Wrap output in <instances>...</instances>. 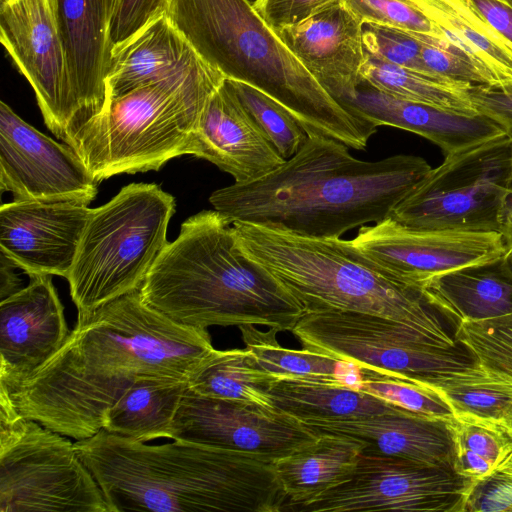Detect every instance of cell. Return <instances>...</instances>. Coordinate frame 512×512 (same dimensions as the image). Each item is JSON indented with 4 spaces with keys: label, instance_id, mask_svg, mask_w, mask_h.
Segmentation results:
<instances>
[{
    "label": "cell",
    "instance_id": "6da1fadb",
    "mask_svg": "<svg viewBox=\"0 0 512 512\" xmlns=\"http://www.w3.org/2000/svg\"><path fill=\"white\" fill-rule=\"evenodd\" d=\"M214 349L207 329L174 322L138 290L77 316L52 358L0 391L21 416L78 441L103 428L108 409L136 379L188 381Z\"/></svg>",
    "mask_w": 512,
    "mask_h": 512
},
{
    "label": "cell",
    "instance_id": "7a4b0ae2",
    "mask_svg": "<svg viewBox=\"0 0 512 512\" xmlns=\"http://www.w3.org/2000/svg\"><path fill=\"white\" fill-rule=\"evenodd\" d=\"M415 155L355 158L344 143L307 135L298 152L263 177L214 191L231 224L250 222L312 238H338L380 222L431 170Z\"/></svg>",
    "mask_w": 512,
    "mask_h": 512
},
{
    "label": "cell",
    "instance_id": "3957f363",
    "mask_svg": "<svg viewBox=\"0 0 512 512\" xmlns=\"http://www.w3.org/2000/svg\"><path fill=\"white\" fill-rule=\"evenodd\" d=\"M75 449L100 486L110 512H276L287 499L273 462L209 445H159L104 429Z\"/></svg>",
    "mask_w": 512,
    "mask_h": 512
},
{
    "label": "cell",
    "instance_id": "277c9868",
    "mask_svg": "<svg viewBox=\"0 0 512 512\" xmlns=\"http://www.w3.org/2000/svg\"><path fill=\"white\" fill-rule=\"evenodd\" d=\"M140 294L174 322L200 329L251 324L292 331L306 313L276 277L242 251L232 224L214 209L182 223Z\"/></svg>",
    "mask_w": 512,
    "mask_h": 512
},
{
    "label": "cell",
    "instance_id": "5b68a950",
    "mask_svg": "<svg viewBox=\"0 0 512 512\" xmlns=\"http://www.w3.org/2000/svg\"><path fill=\"white\" fill-rule=\"evenodd\" d=\"M164 14L207 64L272 97L307 135L363 150L376 133L322 87L247 0H165Z\"/></svg>",
    "mask_w": 512,
    "mask_h": 512
},
{
    "label": "cell",
    "instance_id": "8992f818",
    "mask_svg": "<svg viewBox=\"0 0 512 512\" xmlns=\"http://www.w3.org/2000/svg\"><path fill=\"white\" fill-rule=\"evenodd\" d=\"M232 226L242 251L276 277L306 312L368 313L448 333L441 320L445 316L423 290L395 279L352 239L304 237L250 222Z\"/></svg>",
    "mask_w": 512,
    "mask_h": 512
},
{
    "label": "cell",
    "instance_id": "52a82bcc",
    "mask_svg": "<svg viewBox=\"0 0 512 512\" xmlns=\"http://www.w3.org/2000/svg\"><path fill=\"white\" fill-rule=\"evenodd\" d=\"M225 79L208 65L138 87L111 99L66 144L98 182L157 171L188 154L203 108Z\"/></svg>",
    "mask_w": 512,
    "mask_h": 512
},
{
    "label": "cell",
    "instance_id": "ba28073f",
    "mask_svg": "<svg viewBox=\"0 0 512 512\" xmlns=\"http://www.w3.org/2000/svg\"><path fill=\"white\" fill-rule=\"evenodd\" d=\"M174 212V197L154 183H131L91 210L67 277L77 316L140 290Z\"/></svg>",
    "mask_w": 512,
    "mask_h": 512
},
{
    "label": "cell",
    "instance_id": "9c48e42d",
    "mask_svg": "<svg viewBox=\"0 0 512 512\" xmlns=\"http://www.w3.org/2000/svg\"><path fill=\"white\" fill-rule=\"evenodd\" d=\"M291 332L304 349L421 385L478 366L454 335L368 313L306 312Z\"/></svg>",
    "mask_w": 512,
    "mask_h": 512
},
{
    "label": "cell",
    "instance_id": "30bf717a",
    "mask_svg": "<svg viewBox=\"0 0 512 512\" xmlns=\"http://www.w3.org/2000/svg\"><path fill=\"white\" fill-rule=\"evenodd\" d=\"M512 139L507 131L445 156L393 208L406 227L499 232L512 224Z\"/></svg>",
    "mask_w": 512,
    "mask_h": 512
},
{
    "label": "cell",
    "instance_id": "8fae6325",
    "mask_svg": "<svg viewBox=\"0 0 512 512\" xmlns=\"http://www.w3.org/2000/svg\"><path fill=\"white\" fill-rule=\"evenodd\" d=\"M68 438L21 416L0 391V512H110Z\"/></svg>",
    "mask_w": 512,
    "mask_h": 512
},
{
    "label": "cell",
    "instance_id": "7c38bea8",
    "mask_svg": "<svg viewBox=\"0 0 512 512\" xmlns=\"http://www.w3.org/2000/svg\"><path fill=\"white\" fill-rule=\"evenodd\" d=\"M0 40L33 88L46 126L67 143L87 120L72 79L56 1L1 4Z\"/></svg>",
    "mask_w": 512,
    "mask_h": 512
},
{
    "label": "cell",
    "instance_id": "4fadbf2b",
    "mask_svg": "<svg viewBox=\"0 0 512 512\" xmlns=\"http://www.w3.org/2000/svg\"><path fill=\"white\" fill-rule=\"evenodd\" d=\"M473 483L451 468L362 454L344 481L295 510L463 512Z\"/></svg>",
    "mask_w": 512,
    "mask_h": 512
},
{
    "label": "cell",
    "instance_id": "5bb4252c",
    "mask_svg": "<svg viewBox=\"0 0 512 512\" xmlns=\"http://www.w3.org/2000/svg\"><path fill=\"white\" fill-rule=\"evenodd\" d=\"M353 244L398 281L423 290L434 277L506 251L499 232L406 227L390 217L360 227Z\"/></svg>",
    "mask_w": 512,
    "mask_h": 512
},
{
    "label": "cell",
    "instance_id": "9a60e30c",
    "mask_svg": "<svg viewBox=\"0 0 512 512\" xmlns=\"http://www.w3.org/2000/svg\"><path fill=\"white\" fill-rule=\"evenodd\" d=\"M316 437L302 421L276 409L202 396L189 386L171 427L172 440L238 451L271 462Z\"/></svg>",
    "mask_w": 512,
    "mask_h": 512
},
{
    "label": "cell",
    "instance_id": "2e32d148",
    "mask_svg": "<svg viewBox=\"0 0 512 512\" xmlns=\"http://www.w3.org/2000/svg\"><path fill=\"white\" fill-rule=\"evenodd\" d=\"M98 181L69 145L58 143L0 102V189L18 201L88 205Z\"/></svg>",
    "mask_w": 512,
    "mask_h": 512
},
{
    "label": "cell",
    "instance_id": "e0dca14e",
    "mask_svg": "<svg viewBox=\"0 0 512 512\" xmlns=\"http://www.w3.org/2000/svg\"><path fill=\"white\" fill-rule=\"evenodd\" d=\"M91 210L77 202L14 200L2 204L0 253L29 276L67 279Z\"/></svg>",
    "mask_w": 512,
    "mask_h": 512
},
{
    "label": "cell",
    "instance_id": "ac0fdd59",
    "mask_svg": "<svg viewBox=\"0 0 512 512\" xmlns=\"http://www.w3.org/2000/svg\"><path fill=\"white\" fill-rule=\"evenodd\" d=\"M27 286L0 301V386L28 378L52 358L70 331L50 275H32Z\"/></svg>",
    "mask_w": 512,
    "mask_h": 512
},
{
    "label": "cell",
    "instance_id": "d6986e66",
    "mask_svg": "<svg viewBox=\"0 0 512 512\" xmlns=\"http://www.w3.org/2000/svg\"><path fill=\"white\" fill-rule=\"evenodd\" d=\"M277 35L322 87L343 106L362 83V22L336 0ZM348 109V108H347Z\"/></svg>",
    "mask_w": 512,
    "mask_h": 512
},
{
    "label": "cell",
    "instance_id": "ffe728a7",
    "mask_svg": "<svg viewBox=\"0 0 512 512\" xmlns=\"http://www.w3.org/2000/svg\"><path fill=\"white\" fill-rule=\"evenodd\" d=\"M189 155L205 159L247 183L285 162L243 107L225 79L211 94L189 144Z\"/></svg>",
    "mask_w": 512,
    "mask_h": 512
},
{
    "label": "cell",
    "instance_id": "44dd1931",
    "mask_svg": "<svg viewBox=\"0 0 512 512\" xmlns=\"http://www.w3.org/2000/svg\"><path fill=\"white\" fill-rule=\"evenodd\" d=\"M451 420L402 409L362 419L303 423L316 435L336 434L359 440L364 444L363 455L400 458L453 469L455 453Z\"/></svg>",
    "mask_w": 512,
    "mask_h": 512
},
{
    "label": "cell",
    "instance_id": "7402d4cb",
    "mask_svg": "<svg viewBox=\"0 0 512 512\" xmlns=\"http://www.w3.org/2000/svg\"><path fill=\"white\" fill-rule=\"evenodd\" d=\"M55 1L72 79L88 122L108 104L106 75L115 0Z\"/></svg>",
    "mask_w": 512,
    "mask_h": 512
},
{
    "label": "cell",
    "instance_id": "603a6c76",
    "mask_svg": "<svg viewBox=\"0 0 512 512\" xmlns=\"http://www.w3.org/2000/svg\"><path fill=\"white\" fill-rule=\"evenodd\" d=\"M344 106L377 127L392 126L418 134L440 147L445 156L506 131L483 115L445 112L394 97L364 84Z\"/></svg>",
    "mask_w": 512,
    "mask_h": 512
},
{
    "label": "cell",
    "instance_id": "cb8c5ba5",
    "mask_svg": "<svg viewBox=\"0 0 512 512\" xmlns=\"http://www.w3.org/2000/svg\"><path fill=\"white\" fill-rule=\"evenodd\" d=\"M165 14L111 49L108 103L138 87L208 66Z\"/></svg>",
    "mask_w": 512,
    "mask_h": 512
},
{
    "label": "cell",
    "instance_id": "d4e9b609",
    "mask_svg": "<svg viewBox=\"0 0 512 512\" xmlns=\"http://www.w3.org/2000/svg\"><path fill=\"white\" fill-rule=\"evenodd\" d=\"M423 292L455 324L512 313V271L503 255L438 275L424 286Z\"/></svg>",
    "mask_w": 512,
    "mask_h": 512
},
{
    "label": "cell",
    "instance_id": "484cf974",
    "mask_svg": "<svg viewBox=\"0 0 512 512\" xmlns=\"http://www.w3.org/2000/svg\"><path fill=\"white\" fill-rule=\"evenodd\" d=\"M363 447L351 437L325 433L275 460V474L289 505L302 506L344 481L359 461Z\"/></svg>",
    "mask_w": 512,
    "mask_h": 512
},
{
    "label": "cell",
    "instance_id": "4316f807",
    "mask_svg": "<svg viewBox=\"0 0 512 512\" xmlns=\"http://www.w3.org/2000/svg\"><path fill=\"white\" fill-rule=\"evenodd\" d=\"M267 394L274 409L302 422L362 419L403 409L343 380L280 378Z\"/></svg>",
    "mask_w": 512,
    "mask_h": 512
},
{
    "label": "cell",
    "instance_id": "83f0119b",
    "mask_svg": "<svg viewBox=\"0 0 512 512\" xmlns=\"http://www.w3.org/2000/svg\"><path fill=\"white\" fill-rule=\"evenodd\" d=\"M452 44L493 73L512 82V41L493 28L472 0H407Z\"/></svg>",
    "mask_w": 512,
    "mask_h": 512
},
{
    "label": "cell",
    "instance_id": "f1b7e54d",
    "mask_svg": "<svg viewBox=\"0 0 512 512\" xmlns=\"http://www.w3.org/2000/svg\"><path fill=\"white\" fill-rule=\"evenodd\" d=\"M188 381L169 377H140L105 414L103 428L140 442L171 439V427Z\"/></svg>",
    "mask_w": 512,
    "mask_h": 512
},
{
    "label": "cell",
    "instance_id": "f546056e",
    "mask_svg": "<svg viewBox=\"0 0 512 512\" xmlns=\"http://www.w3.org/2000/svg\"><path fill=\"white\" fill-rule=\"evenodd\" d=\"M362 84L404 100L439 110L475 116L469 89L473 84L450 78H434L387 62L365 52L361 68Z\"/></svg>",
    "mask_w": 512,
    "mask_h": 512
},
{
    "label": "cell",
    "instance_id": "4dcf8cb0",
    "mask_svg": "<svg viewBox=\"0 0 512 512\" xmlns=\"http://www.w3.org/2000/svg\"><path fill=\"white\" fill-rule=\"evenodd\" d=\"M276 381L258 369L245 349H214L188 380L195 393L274 409L267 394Z\"/></svg>",
    "mask_w": 512,
    "mask_h": 512
},
{
    "label": "cell",
    "instance_id": "1f68e13d",
    "mask_svg": "<svg viewBox=\"0 0 512 512\" xmlns=\"http://www.w3.org/2000/svg\"><path fill=\"white\" fill-rule=\"evenodd\" d=\"M239 329L255 366L275 380L280 378L330 382L343 380L338 375V367L343 361L304 348L302 350L284 348L277 341L276 334L280 332L277 328L270 327L269 330L262 331L255 325L247 324L239 326Z\"/></svg>",
    "mask_w": 512,
    "mask_h": 512
},
{
    "label": "cell",
    "instance_id": "d6a6232c",
    "mask_svg": "<svg viewBox=\"0 0 512 512\" xmlns=\"http://www.w3.org/2000/svg\"><path fill=\"white\" fill-rule=\"evenodd\" d=\"M454 471L476 481L512 453V434L500 421L455 414L451 420Z\"/></svg>",
    "mask_w": 512,
    "mask_h": 512
},
{
    "label": "cell",
    "instance_id": "836d02e7",
    "mask_svg": "<svg viewBox=\"0 0 512 512\" xmlns=\"http://www.w3.org/2000/svg\"><path fill=\"white\" fill-rule=\"evenodd\" d=\"M455 414L473 415L502 422L512 407V383L479 365L472 369L427 381Z\"/></svg>",
    "mask_w": 512,
    "mask_h": 512
},
{
    "label": "cell",
    "instance_id": "e575fe53",
    "mask_svg": "<svg viewBox=\"0 0 512 512\" xmlns=\"http://www.w3.org/2000/svg\"><path fill=\"white\" fill-rule=\"evenodd\" d=\"M226 79L280 156L285 160L294 156L305 142L307 134L291 113L259 89L245 82Z\"/></svg>",
    "mask_w": 512,
    "mask_h": 512
},
{
    "label": "cell",
    "instance_id": "d590c367",
    "mask_svg": "<svg viewBox=\"0 0 512 512\" xmlns=\"http://www.w3.org/2000/svg\"><path fill=\"white\" fill-rule=\"evenodd\" d=\"M454 336L481 368L512 383V313L487 320L461 321L456 324Z\"/></svg>",
    "mask_w": 512,
    "mask_h": 512
},
{
    "label": "cell",
    "instance_id": "8d00e7d4",
    "mask_svg": "<svg viewBox=\"0 0 512 512\" xmlns=\"http://www.w3.org/2000/svg\"><path fill=\"white\" fill-rule=\"evenodd\" d=\"M356 388L416 414L446 420L454 417L445 399L425 385L358 369Z\"/></svg>",
    "mask_w": 512,
    "mask_h": 512
},
{
    "label": "cell",
    "instance_id": "74e56055",
    "mask_svg": "<svg viewBox=\"0 0 512 512\" xmlns=\"http://www.w3.org/2000/svg\"><path fill=\"white\" fill-rule=\"evenodd\" d=\"M409 32L420 45L422 61L436 77L469 82L473 85H501L493 73L480 66L467 53L446 38H437L414 31Z\"/></svg>",
    "mask_w": 512,
    "mask_h": 512
},
{
    "label": "cell",
    "instance_id": "f35d334b",
    "mask_svg": "<svg viewBox=\"0 0 512 512\" xmlns=\"http://www.w3.org/2000/svg\"><path fill=\"white\" fill-rule=\"evenodd\" d=\"M362 38L366 53L424 75L440 78L433 75L425 66L420 54V45L409 31L363 22Z\"/></svg>",
    "mask_w": 512,
    "mask_h": 512
},
{
    "label": "cell",
    "instance_id": "ab89813d",
    "mask_svg": "<svg viewBox=\"0 0 512 512\" xmlns=\"http://www.w3.org/2000/svg\"><path fill=\"white\" fill-rule=\"evenodd\" d=\"M342 2L362 23L373 22L445 38L407 0H342Z\"/></svg>",
    "mask_w": 512,
    "mask_h": 512
},
{
    "label": "cell",
    "instance_id": "60d3db41",
    "mask_svg": "<svg viewBox=\"0 0 512 512\" xmlns=\"http://www.w3.org/2000/svg\"><path fill=\"white\" fill-rule=\"evenodd\" d=\"M463 512H512V453L489 474L474 481Z\"/></svg>",
    "mask_w": 512,
    "mask_h": 512
},
{
    "label": "cell",
    "instance_id": "b9f144b4",
    "mask_svg": "<svg viewBox=\"0 0 512 512\" xmlns=\"http://www.w3.org/2000/svg\"><path fill=\"white\" fill-rule=\"evenodd\" d=\"M164 9L165 0H117L110 24L112 47L124 42L164 14Z\"/></svg>",
    "mask_w": 512,
    "mask_h": 512
},
{
    "label": "cell",
    "instance_id": "7bdbcfd3",
    "mask_svg": "<svg viewBox=\"0 0 512 512\" xmlns=\"http://www.w3.org/2000/svg\"><path fill=\"white\" fill-rule=\"evenodd\" d=\"M336 0H257L253 6L273 29L295 24Z\"/></svg>",
    "mask_w": 512,
    "mask_h": 512
},
{
    "label": "cell",
    "instance_id": "ee69618b",
    "mask_svg": "<svg viewBox=\"0 0 512 512\" xmlns=\"http://www.w3.org/2000/svg\"><path fill=\"white\" fill-rule=\"evenodd\" d=\"M469 95L478 114L494 120L506 131L512 130V82L500 86L472 85Z\"/></svg>",
    "mask_w": 512,
    "mask_h": 512
},
{
    "label": "cell",
    "instance_id": "f6af8a7d",
    "mask_svg": "<svg viewBox=\"0 0 512 512\" xmlns=\"http://www.w3.org/2000/svg\"><path fill=\"white\" fill-rule=\"evenodd\" d=\"M481 16L512 41V10L495 0H472Z\"/></svg>",
    "mask_w": 512,
    "mask_h": 512
},
{
    "label": "cell",
    "instance_id": "bcb514c9",
    "mask_svg": "<svg viewBox=\"0 0 512 512\" xmlns=\"http://www.w3.org/2000/svg\"><path fill=\"white\" fill-rule=\"evenodd\" d=\"M17 268L6 256L0 253V300L21 289V280L15 272Z\"/></svg>",
    "mask_w": 512,
    "mask_h": 512
},
{
    "label": "cell",
    "instance_id": "7dc6e473",
    "mask_svg": "<svg viewBox=\"0 0 512 512\" xmlns=\"http://www.w3.org/2000/svg\"><path fill=\"white\" fill-rule=\"evenodd\" d=\"M506 240V251L503 254V257L509 266L510 270L512 271V231L505 236Z\"/></svg>",
    "mask_w": 512,
    "mask_h": 512
},
{
    "label": "cell",
    "instance_id": "c3c4849f",
    "mask_svg": "<svg viewBox=\"0 0 512 512\" xmlns=\"http://www.w3.org/2000/svg\"><path fill=\"white\" fill-rule=\"evenodd\" d=\"M504 426L508 429V431L512 434V407L510 408L509 412L507 413L506 417L502 421Z\"/></svg>",
    "mask_w": 512,
    "mask_h": 512
},
{
    "label": "cell",
    "instance_id": "681fc988",
    "mask_svg": "<svg viewBox=\"0 0 512 512\" xmlns=\"http://www.w3.org/2000/svg\"><path fill=\"white\" fill-rule=\"evenodd\" d=\"M512 10V0H495Z\"/></svg>",
    "mask_w": 512,
    "mask_h": 512
},
{
    "label": "cell",
    "instance_id": "f907efd6",
    "mask_svg": "<svg viewBox=\"0 0 512 512\" xmlns=\"http://www.w3.org/2000/svg\"><path fill=\"white\" fill-rule=\"evenodd\" d=\"M512 139V130L507 131ZM510 191L512 192V174H511V180H510Z\"/></svg>",
    "mask_w": 512,
    "mask_h": 512
},
{
    "label": "cell",
    "instance_id": "816d5d0a",
    "mask_svg": "<svg viewBox=\"0 0 512 512\" xmlns=\"http://www.w3.org/2000/svg\"><path fill=\"white\" fill-rule=\"evenodd\" d=\"M9 1H11V0H0L1 4H5V3L9 2Z\"/></svg>",
    "mask_w": 512,
    "mask_h": 512
},
{
    "label": "cell",
    "instance_id": "f5cc1de1",
    "mask_svg": "<svg viewBox=\"0 0 512 512\" xmlns=\"http://www.w3.org/2000/svg\"><path fill=\"white\" fill-rule=\"evenodd\" d=\"M247 1L253 5L257 0H247Z\"/></svg>",
    "mask_w": 512,
    "mask_h": 512
},
{
    "label": "cell",
    "instance_id": "db71d44e",
    "mask_svg": "<svg viewBox=\"0 0 512 512\" xmlns=\"http://www.w3.org/2000/svg\"><path fill=\"white\" fill-rule=\"evenodd\" d=\"M116 1H117V0H115V2H116ZM114 4H115V3H114Z\"/></svg>",
    "mask_w": 512,
    "mask_h": 512
}]
</instances>
